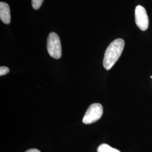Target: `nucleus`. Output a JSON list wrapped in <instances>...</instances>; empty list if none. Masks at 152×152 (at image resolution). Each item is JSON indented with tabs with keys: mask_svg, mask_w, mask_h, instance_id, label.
Masks as SVG:
<instances>
[{
	"mask_svg": "<svg viewBox=\"0 0 152 152\" xmlns=\"http://www.w3.org/2000/svg\"><path fill=\"white\" fill-rule=\"evenodd\" d=\"M125 47V41L121 38L114 40L109 45L105 51L103 59V66L109 70L118 60Z\"/></svg>",
	"mask_w": 152,
	"mask_h": 152,
	"instance_id": "obj_1",
	"label": "nucleus"
},
{
	"mask_svg": "<svg viewBox=\"0 0 152 152\" xmlns=\"http://www.w3.org/2000/svg\"><path fill=\"white\" fill-rule=\"evenodd\" d=\"M98 152H121L118 149H116L112 147L109 146L106 144H102L99 147H98L97 149Z\"/></svg>",
	"mask_w": 152,
	"mask_h": 152,
	"instance_id": "obj_6",
	"label": "nucleus"
},
{
	"mask_svg": "<svg viewBox=\"0 0 152 152\" xmlns=\"http://www.w3.org/2000/svg\"><path fill=\"white\" fill-rule=\"evenodd\" d=\"M151 77V78H152V76H151V77Z\"/></svg>",
	"mask_w": 152,
	"mask_h": 152,
	"instance_id": "obj_10",
	"label": "nucleus"
},
{
	"mask_svg": "<svg viewBox=\"0 0 152 152\" xmlns=\"http://www.w3.org/2000/svg\"><path fill=\"white\" fill-rule=\"evenodd\" d=\"M10 71L9 68L6 66H1L0 67V76H4L7 74Z\"/></svg>",
	"mask_w": 152,
	"mask_h": 152,
	"instance_id": "obj_8",
	"label": "nucleus"
},
{
	"mask_svg": "<svg viewBox=\"0 0 152 152\" xmlns=\"http://www.w3.org/2000/svg\"><path fill=\"white\" fill-rule=\"evenodd\" d=\"M135 19L137 26L142 31L149 26V18L145 9L141 5L137 6L135 10Z\"/></svg>",
	"mask_w": 152,
	"mask_h": 152,
	"instance_id": "obj_4",
	"label": "nucleus"
},
{
	"mask_svg": "<svg viewBox=\"0 0 152 152\" xmlns=\"http://www.w3.org/2000/svg\"><path fill=\"white\" fill-rule=\"evenodd\" d=\"M44 0H32L33 8L35 10H38L42 5Z\"/></svg>",
	"mask_w": 152,
	"mask_h": 152,
	"instance_id": "obj_7",
	"label": "nucleus"
},
{
	"mask_svg": "<svg viewBox=\"0 0 152 152\" xmlns=\"http://www.w3.org/2000/svg\"><path fill=\"white\" fill-rule=\"evenodd\" d=\"M26 152H41L39 150L37 149H28Z\"/></svg>",
	"mask_w": 152,
	"mask_h": 152,
	"instance_id": "obj_9",
	"label": "nucleus"
},
{
	"mask_svg": "<svg viewBox=\"0 0 152 152\" xmlns=\"http://www.w3.org/2000/svg\"><path fill=\"white\" fill-rule=\"evenodd\" d=\"M0 18L4 23L9 24L11 21L10 9L9 6L5 2H0Z\"/></svg>",
	"mask_w": 152,
	"mask_h": 152,
	"instance_id": "obj_5",
	"label": "nucleus"
},
{
	"mask_svg": "<svg viewBox=\"0 0 152 152\" xmlns=\"http://www.w3.org/2000/svg\"><path fill=\"white\" fill-rule=\"evenodd\" d=\"M47 49L49 55L56 59L61 56V45L59 36L55 32L50 33L47 41Z\"/></svg>",
	"mask_w": 152,
	"mask_h": 152,
	"instance_id": "obj_2",
	"label": "nucleus"
},
{
	"mask_svg": "<svg viewBox=\"0 0 152 152\" xmlns=\"http://www.w3.org/2000/svg\"><path fill=\"white\" fill-rule=\"evenodd\" d=\"M103 113V108L99 103L92 104L87 109L83 118L82 122L85 124H91L100 120Z\"/></svg>",
	"mask_w": 152,
	"mask_h": 152,
	"instance_id": "obj_3",
	"label": "nucleus"
}]
</instances>
